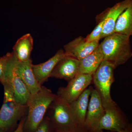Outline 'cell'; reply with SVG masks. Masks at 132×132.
Masks as SVG:
<instances>
[{
    "label": "cell",
    "instance_id": "obj_12",
    "mask_svg": "<svg viewBox=\"0 0 132 132\" xmlns=\"http://www.w3.org/2000/svg\"><path fill=\"white\" fill-rule=\"evenodd\" d=\"M93 88H87L78 98L70 103L71 111L80 132H85V121L89 104V98Z\"/></svg>",
    "mask_w": 132,
    "mask_h": 132
},
{
    "label": "cell",
    "instance_id": "obj_19",
    "mask_svg": "<svg viewBox=\"0 0 132 132\" xmlns=\"http://www.w3.org/2000/svg\"><path fill=\"white\" fill-rule=\"evenodd\" d=\"M108 12V8L100 14L97 15L96 18L97 26L94 30L85 38L88 41H100L101 39L102 33Z\"/></svg>",
    "mask_w": 132,
    "mask_h": 132
},
{
    "label": "cell",
    "instance_id": "obj_11",
    "mask_svg": "<svg viewBox=\"0 0 132 132\" xmlns=\"http://www.w3.org/2000/svg\"><path fill=\"white\" fill-rule=\"evenodd\" d=\"M99 41L88 42L80 36L64 45V50L68 56L80 60L98 47Z\"/></svg>",
    "mask_w": 132,
    "mask_h": 132
},
{
    "label": "cell",
    "instance_id": "obj_8",
    "mask_svg": "<svg viewBox=\"0 0 132 132\" xmlns=\"http://www.w3.org/2000/svg\"><path fill=\"white\" fill-rule=\"evenodd\" d=\"M93 82V75L79 73L65 87H60L57 95L69 104L78 98Z\"/></svg>",
    "mask_w": 132,
    "mask_h": 132
},
{
    "label": "cell",
    "instance_id": "obj_21",
    "mask_svg": "<svg viewBox=\"0 0 132 132\" xmlns=\"http://www.w3.org/2000/svg\"><path fill=\"white\" fill-rule=\"evenodd\" d=\"M53 132L51 120L48 116H44L38 125L35 132Z\"/></svg>",
    "mask_w": 132,
    "mask_h": 132
},
{
    "label": "cell",
    "instance_id": "obj_18",
    "mask_svg": "<svg viewBox=\"0 0 132 132\" xmlns=\"http://www.w3.org/2000/svg\"><path fill=\"white\" fill-rule=\"evenodd\" d=\"M114 33L129 37L132 36V1L118 18Z\"/></svg>",
    "mask_w": 132,
    "mask_h": 132
},
{
    "label": "cell",
    "instance_id": "obj_16",
    "mask_svg": "<svg viewBox=\"0 0 132 132\" xmlns=\"http://www.w3.org/2000/svg\"><path fill=\"white\" fill-rule=\"evenodd\" d=\"M34 40L30 34H27L19 39L13 48V55L18 61L25 62L31 60Z\"/></svg>",
    "mask_w": 132,
    "mask_h": 132
},
{
    "label": "cell",
    "instance_id": "obj_1",
    "mask_svg": "<svg viewBox=\"0 0 132 132\" xmlns=\"http://www.w3.org/2000/svg\"><path fill=\"white\" fill-rule=\"evenodd\" d=\"M130 37L114 33L104 38L99 45L104 60L111 63L115 69L127 62L132 57Z\"/></svg>",
    "mask_w": 132,
    "mask_h": 132
},
{
    "label": "cell",
    "instance_id": "obj_6",
    "mask_svg": "<svg viewBox=\"0 0 132 132\" xmlns=\"http://www.w3.org/2000/svg\"><path fill=\"white\" fill-rule=\"evenodd\" d=\"M105 113L102 119L98 132L104 130L116 132H132V125L128 121L117 106L105 109Z\"/></svg>",
    "mask_w": 132,
    "mask_h": 132
},
{
    "label": "cell",
    "instance_id": "obj_2",
    "mask_svg": "<svg viewBox=\"0 0 132 132\" xmlns=\"http://www.w3.org/2000/svg\"><path fill=\"white\" fill-rule=\"evenodd\" d=\"M4 100L0 110V132L12 131L17 122L26 115L28 107L16 101L13 88L9 83L5 81Z\"/></svg>",
    "mask_w": 132,
    "mask_h": 132
},
{
    "label": "cell",
    "instance_id": "obj_15",
    "mask_svg": "<svg viewBox=\"0 0 132 132\" xmlns=\"http://www.w3.org/2000/svg\"><path fill=\"white\" fill-rule=\"evenodd\" d=\"M132 0H123L116 3L112 7L108 8V12L103 31L101 39L114 33V29L118 18L130 5Z\"/></svg>",
    "mask_w": 132,
    "mask_h": 132
},
{
    "label": "cell",
    "instance_id": "obj_9",
    "mask_svg": "<svg viewBox=\"0 0 132 132\" xmlns=\"http://www.w3.org/2000/svg\"><path fill=\"white\" fill-rule=\"evenodd\" d=\"M101 98L95 89L93 88L89 100L85 123V132H98V127L105 113Z\"/></svg>",
    "mask_w": 132,
    "mask_h": 132
},
{
    "label": "cell",
    "instance_id": "obj_4",
    "mask_svg": "<svg viewBox=\"0 0 132 132\" xmlns=\"http://www.w3.org/2000/svg\"><path fill=\"white\" fill-rule=\"evenodd\" d=\"M49 108L53 131L80 132L67 102L57 95Z\"/></svg>",
    "mask_w": 132,
    "mask_h": 132
},
{
    "label": "cell",
    "instance_id": "obj_3",
    "mask_svg": "<svg viewBox=\"0 0 132 132\" xmlns=\"http://www.w3.org/2000/svg\"><path fill=\"white\" fill-rule=\"evenodd\" d=\"M57 96L44 86H42L39 92L31 94L27 102L28 112L24 132H35L48 108Z\"/></svg>",
    "mask_w": 132,
    "mask_h": 132
},
{
    "label": "cell",
    "instance_id": "obj_14",
    "mask_svg": "<svg viewBox=\"0 0 132 132\" xmlns=\"http://www.w3.org/2000/svg\"><path fill=\"white\" fill-rule=\"evenodd\" d=\"M15 63L18 73L31 94L39 92L42 86L38 82L34 73L31 59L28 61L21 62L15 59Z\"/></svg>",
    "mask_w": 132,
    "mask_h": 132
},
{
    "label": "cell",
    "instance_id": "obj_10",
    "mask_svg": "<svg viewBox=\"0 0 132 132\" xmlns=\"http://www.w3.org/2000/svg\"><path fill=\"white\" fill-rule=\"evenodd\" d=\"M80 60L66 55L61 59L52 71L50 78L70 81L79 73Z\"/></svg>",
    "mask_w": 132,
    "mask_h": 132
},
{
    "label": "cell",
    "instance_id": "obj_20",
    "mask_svg": "<svg viewBox=\"0 0 132 132\" xmlns=\"http://www.w3.org/2000/svg\"><path fill=\"white\" fill-rule=\"evenodd\" d=\"M12 54V53H7L0 58V81L2 85L6 79V74L8 64Z\"/></svg>",
    "mask_w": 132,
    "mask_h": 132
},
{
    "label": "cell",
    "instance_id": "obj_5",
    "mask_svg": "<svg viewBox=\"0 0 132 132\" xmlns=\"http://www.w3.org/2000/svg\"><path fill=\"white\" fill-rule=\"evenodd\" d=\"M115 69L111 63L104 60L93 75V82L101 98L105 109L117 106L112 99L111 94V86L114 81V70Z\"/></svg>",
    "mask_w": 132,
    "mask_h": 132
},
{
    "label": "cell",
    "instance_id": "obj_13",
    "mask_svg": "<svg viewBox=\"0 0 132 132\" xmlns=\"http://www.w3.org/2000/svg\"><path fill=\"white\" fill-rule=\"evenodd\" d=\"M66 55L64 50L60 49L47 61L37 65L33 64V72L40 85L48 80L52 71L58 62Z\"/></svg>",
    "mask_w": 132,
    "mask_h": 132
},
{
    "label": "cell",
    "instance_id": "obj_7",
    "mask_svg": "<svg viewBox=\"0 0 132 132\" xmlns=\"http://www.w3.org/2000/svg\"><path fill=\"white\" fill-rule=\"evenodd\" d=\"M5 81L8 82L13 88L16 101L27 104L31 94L18 73L15 59L13 54L8 64Z\"/></svg>",
    "mask_w": 132,
    "mask_h": 132
},
{
    "label": "cell",
    "instance_id": "obj_22",
    "mask_svg": "<svg viewBox=\"0 0 132 132\" xmlns=\"http://www.w3.org/2000/svg\"><path fill=\"white\" fill-rule=\"evenodd\" d=\"M27 116H24L20 121L19 125L16 127V128L14 131V132H24V127L26 124Z\"/></svg>",
    "mask_w": 132,
    "mask_h": 132
},
{
    "label": "cell",
    "instance_id": "obj_17",
    "mask_svg": "<svg viewBox=\"0 0 132 132\" xmlns=\"http://www.w3.org/2000/svg\"><path fill=\"white\" fill-rule=\"evenodd\" d=\"M104 61V56L100 46L80 60L79 73L93 75Z\"/></svg>",
    "mask_w": 132,
    "mask_h": 132
}]
</instances>
